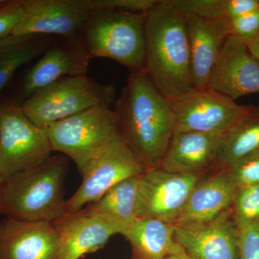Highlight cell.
<instances>
[{
  "instance_id": "d6986e66",
  "label": "cell",
  "mask_w": 259,
  "mask_h": 259,
  "mask_svg": "<svg viewBox=\"0 0 259 259\" xmlns=\"http://www.w3.org/2000/svg\"><path fill=\"white\" fill-rule=\"evenodd\" d=\"M190 67L194 88H207L209 76L227 37L226 20H208L186 15Z\"/></svg>"
},
{
  "instance_id": "e0dca14e",
  "label": "cell",
  "mask_w": 259,
  "mask_h": 259,
  "mask_svg": "<svg viewBox=\"0 0 259 259\" xmlns=\"http://www.w3.org/2000/svg\"><path fill=\"white\" fill-rule=\"evenodd\" d=\"M59 245L51 223L0 221V259H56Z\"/></svg>"
},
{
  "instance_id": "f1b7e54d",
  "label": "cell",
  "mask_w": 259,
  "mask_h": 259,
  "mask_svg": "<svg viewBox=\"0 0 259 259\" xmlns=\"http://www.w3.org/2000/svg\"><path fill=\"white\" fill-rule=\"evenodd\" d=\"M227 30L229 35H236L246 40L259 32V9L226 20Z\"/></svg>"
},
{
  "instance_id": "3957f363",
  "label": "cell",
  "mask_w": 259,
  "mask_h": 259,
  "mask_svg": "<svg viewBox=\"0 0 259 259\" xmlns=\"http://www.w3.org/2000/svg\"><path fill=\"white\" fill-rule=\"evenodd\" d=\"M68 170V158L57 153L39 166L5 179L3 215L18 221L49 223L64 215Z\"/></svg>"
},
{
  "instance_id": "9a60e30c",
  "label": "cell",
  "mask_w": 259,
  "mask_h": 259,
  "mask_svg": "<svg viewBox=\"0 0 259 259\" xmlns=\"http://www.w3.org/2000/svg\"><path fill=\"white\" fill-rule=\"evenodd\" d=\"M226 168L213 170L199 181L173 225L203 226L231 211L236 190Z\"/></svg>"
},
{
  "instance_id": "44dd1931",
  "label": "cell",
  "mask_w": 259,
  "mask_h": 259,
  "mask_svg": "<svg viewBox=\"0 0 259 259\" xmlns=\"http://www.w3.org/2000/svg\"><path fill=\"white\" fill-rule=\"evenodd\" d=\"M259 152V106L247 105L236 123L223 135L215 169H223Z\"/></svg>"
},
{
  "instance_id": "52a82bcc",
  "label": "cell",
  "mask_w": 259,
  "mask_h": 259,
  "mask_svg": "<svg viewBox=\"0 0 259 259\" xmlns=\"http://www.w3.org/2000/svg\"><path fill=\"white\" fill-rule=\"evenodd\" d=\"M52 153L47 127L33 123L21 105H0V172L4 180L42 164Z\"/></svg>"
},
{
  "instance_id": "7a4b0ae2",
  "label": "cell",
  "mask_w": 259,
  "mask_h": 259,
  "mask_svg": "<svg viewBox=\"0 0 259 259\" xmlns=\"http://www.w3.org/2000/svg\"><path fill=\"white\" fill-rule=\"evenodd\" d=\"M145 14L146 71L167 99L194 89L186 15L171 0H156Z\"/></svg>"
},
{
  "instance_id": "8992f818",
  "label": "cell",
  "mask_w": 259,
  "mask_h": 259,
  "mask_svg": "<svg viewBox=\"0 0 259 259\" xmlns=\"http://www.w3.org/2000/svg\"><path fill=\"white\" fill-rule=\"evenodd\" d=\"M53 152L71 158L82 175L117 134L111 107L97 106L47 127Z\"/></svg>"
},
{
  "instance_id": "7402d4cb",
  "label": "cell",
  "mask_w": 259,
  "mask_h": 259,
  "mask_svg": "<svg viewBox=\"0 0 259 259\" xmlns=\"http://www.w3.org/2000/svg\"><path fill=\"white\" fill-rule=\"evenodd\" d=\"M142 175L119 182L86 207L117 226L120 235L123 234L126 228L137 218L138 194Z\"/></svg>"
},
{
  "instance_id": "83f0119b",
  "label": "cell",
  "mask_w": 259,
  "mask_h": 259,
  "mask_svg": "<svg viewBox=\"0 0 259 259\" xmlns=\"http://www.w3.org/2000/svg\"><path fill=\"white\" fill-rule=\"evenodd\" d=\"M23 13L22 0L3 1L0 4V40L12 35Z\"/></svg>"
},
{
  "instance_id": "277c9868",
  "label": "cell",
  "mask_w": 259,
  "mask_h": 259,
  "mask_svg": "<svg viewBox=\"0 0 259 259\" xmlns=\"http://www.w3.org/2000/svg\"><path fill=\"white\" fill-rule=\"evenodd\" d=\"M144 13L117 9L91 12L79 36L92 59H112L131 72L145 71Z\"/></svg>"
},
{
  "instance_id": "ffe728a7",
  "label": "cell",
  "mask_w": 259,
  "mask_h": 259,
  "mask_svg": "<svg viewBox=\"0 0 259 259\" xmlns=\"http://www.w3.org/2000/svg\"><path fill=\"white\" fill-rule=\"evenodd\" d=\"M175 226L152 218H136L124 232L134 259H165L185 250L175 240Z\"/></svg>"
},
{
  "instance_id": "1f68e13d",
  "label": "cell",
  "mask_w": 259,
  "mask_h": 259,
  "mask_svg": "<svg viewBox=\"0 0 259 259\" xmlns=\"http://www.w3.org/2000/svg\"><path fill=\"white\" fill-rule=\"evenodd\" d=\"M165 259H194L190 256L188 253H186L185 250L181 251L180 253H175V254L170 255Z\"/></svg>"
},
{
  "instance_id": "4316f807",
  "label": "cell",
  "mask_w": 259,
  "mask_h": 259,
  "mask_svg": "<svg viewBox=\"0 0 259 259\" xmlns=\"http://www.w3.org/2000/svg\"><path fill=\"white\" fill-rule=\"evenodd\" d=\"M81 2L89 13L102 9L146 12L153 6L156 0H81Z\"/></svg>"
},
{
  "instance_id": "d4e9b609",
  "label": "cell",
  "mask_w": 259,
  "mask_h": 259,
  "mask_svg": "<svg viewBox=\"0 0 259 259\" xmlns=\"http://www.w3.org/2000/svg\"><path fill=\"white\" fill-rule=\"evenodd\" d=\"M231 213L232 218L239 231L258 222L259 184L237 187Z\"/></svg>"
},
{
  "instance_id": "836d02e7",
  "label": "cell",
  "mask_w": 259,
  "mask_h": 259,
  "mask_svg": "<svg viewBox=\"0 0 259 259\" xmlns=\"http://www.w3.org/2000/svg\"><path fill=\"white\" fill-rule=\"evenodd\" d=\"M3 0H0V4H1L2 3H3Z\"/></svg>"
},
{
  "instance_id": "ac0fdd59",
  "label": "cell",
  "mask_w": 259,
  "mask_h": 259,
  "mask_svg": "<svg viewBox=\"0 0 259 259\" xmlns=\"http://www.w3.org/2000/svg\"><path fill=\"white\" fill-rule=\"evenodd\" d=\"M239 234L231 211L203 226H175V240L194 259H238Z\"/></svg>"
},
{
  "instance_id": "484cf974",
  "label": "cell",
  "mask_w": 259,
  "mask_h": 259,
  "mask_svg": "<svg viewBox=\"0 0 259 259\" xmlns=\"http://www.w3.org/2000/svg\"><path fill=\"white\" fill-rule=\"evenodd\" d=\"M226 169L236 187L258 185L259 152L236 162Z\"/></svg>"
},
{
  "instance_id": "603a6c76",
  "label": "cell",
  "mask_w": 259,
  "mask_h": 259,
  "mask_svg": "<svg viewBox=\"0 0 259 259\" xmlns=\"http://www.w3.org/2000/svg\"><path fill=\"white\" fill-rule=\"evenodd\" d=\"M56 36L42 34L10 35L0 40V92L24 65L38 59Z\"/></svg>"
},
{
  "instance_id": "9c48e42d",
  "label": "cell",
  "mask_w": 259,
  "mask_h": 259,
  "mask_svg": "<svg viewBox=\"0 0 259 259\" xmlns=\"http://www.w3.org/2000/svg\"><path fill=\"white\" fill-rule=\"evenodd\" d=\"M168 100L175 113V133L226 134L247 107L208 88H194Z\"/></svg>"
},
{
  "instance_id": "7c38bea8",
  "label": "cell",
  "mask_w": 259,
  "mask_h": 259,
  "mask_svg": "<svg viewBox=\"0 0 259 259\" xmlns=\"http://www.w3.org/2000/svg\"><path fill=\"white\" fill-rule=\"evenodd\" d=\"M207 88L236 101L259 93V62L244 39L227 37L212 71Z\"/></svg>"
},
{
  "instance_id": "4fadbf2b",
  "label": "cell",
  "mask_w": 259,
  "mask_h": 259,
  "mask_svg": "<svg viewBox=\"0 0 259 259\" xmlns=\"http://www.w3.org/2000/svg\"><path fill=\"white\" fill-rule=\"evenodd\" d=\"M24 13L11 35H79L90 13L81 0H22Z\"/></svg>"
},
{
  "instance_id": "f546056e",
  "label": "cell",
  "mask_w": 259,
  "mask_h": 259,
  "mask_svg": "<svg viewBox=\"0 0 259 259\" xmlns=\"http://www.w3.org/2000/svg\"><path fill=\"white\" fill-rule=\"evenodd\" d=\"M238 259H259V221L240 231Z\"/></svg>"
},
{
  "instance_id": "8fae6325",
  "label": "cell",
  "mask_w": 259,
  "mask_h": 259,
  "mask_svg": "<svg viewBox=\"0 0 259 259\" xmlns=\"http://www.w3.org/2000/svg\"><path fill=\"white\" fill-rule=\"evenodd\" d=\"M92 57L79 35L56 37L25 75L21 105L33 94L66 76L87 75Z\"/></svg>"
},
{
  "instance_id": "ba28073f",
  "label": "cell",
  "mask_w": 259,
  "mask_h": 259,
  "mask_svg": "<svg viewBox=\"0 0 259 259\" xmlns=\"http://www.w3.org/2000/svg\"><path fill=\"white\" fill-rule=\"evenodd\" d=\"M147 169L117 133L81 175V185L66 199L65 213L79 211L96 202L119 182L144 175Z\"/></svg>"
},
{
  "instance_id": "30bf717a",
  "label": "cell",
  "mask_w": 259,
  "mask_h": 259,
  "mask_svg": "<svg viewBox=\"0 0 259 259\" xmlns=\"http://www.w3.org/2000/svg\"><path fill=\"white\" fill-rule=\"evenodd\" d=\"M203 177L169 173L161 168H148L140 182L137 218H152L173 224Z\"/></svg>"
},
{
  "instance_id": "2e32d148",
  "label": "cell",
  "mask_w": 259,
  "mask_h": 259,
  "mask_svg": "<svg viewBox=\"0 0 259 259\" xmlns=\"http://www.w3.org/2000/svg\"><path fill=\"white\" fill-rule=\"evenodd\" d=\"M224 134L175 133L159 168L180 175H208L215 169Z\"/></svg>"
},
{
  "instance_id": "cb8c5ba5",
  "label": "cell",
  "mask_w": 259,
  "mask_h": 259,
  "mask_svg": "<svg viewBox=\"0 0 259 259\" xmlns=\"http://www.w3.org/2000/svg\"><path fill=\"white\" fill-rule=\"evenodd\" d=\"M186 15L208 20H230L259 9V0H171Z\"/></svg>"
},
{
  "instance_id": "d6a6232c",
  "label": "cell",
  "mask_w": 259,
  "mask_h": 259,
  "mask_svg": "<svg viewBox=\"0 0 259 259\" xmlns=\"http://www.w3.org/2000/svg\"><path fill=\"white\" fill-rule=\"evenodd\" d=\"M3 182H4V178L0 172V216L3 215V213H2V193H3Z\"/></svg>"
},
{
  "instance_id": "6da1fadb",
  "label": "cell",
  "mask_w": 259,
  "mask_h": 259,
  "mask_svg": "<svg viewBox=\"0 0 259 259\" xmlns=\"http://www.w3.org/2000/svg\"><path fill=\"white\" fill-rule=\"evenodd\" d=\"M113 111L124 142L148 168H159L175 134V116L146 71L131 72Z\"/></svg>"
},
{
  "instance_id": "5b68a950",
  "label": "cell",
  "mask_w": 259,
  "mask_h": 259,
  "mask_svg": "<svg viewBox=\"0 0 259 259\" xmlns=\"http://www.w3.org/2000/svg\"><path fill=\"white\" fill-rule=\"evenodd\" d=\"M116 89L88 75L66 76L41 89L21 105L24 114L35 125L49 127L97 106L112 107Z\"/></svg>"
},
{
  "instance_id": "5bb4252c",
  "label": "cell",
  "mask_w": 259,
  "mask_h": 259,
  "mask_svg": "<svg viewBox=\"0 0 259 259\" xmlns=\"http://www.w3.org/2000/svg\"><path fill=\"white\" fill-rule=\"evenodd\" d=\"M51 223L59 236L56 259H79L101 249L114 235L121 234L117 226L86 207L65 213Z\"/></svg>"
},
{
  "instance_id": "4dcf8cb0",
  "label": "cell",
  "mask_w": 259,
  "mask_h": 259,
  "mask_svg": "<svg viewBox=\"0 0 259 259\" xmlns=\"http://www.w3.org/2000/svg\"><path fill=\"white\" fill-rule=\"evenodd\" d=\"M248 49L259 62V32L254 36L245 40Z\"/></svg>"
}]
</instances>
